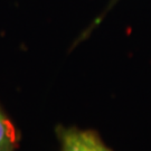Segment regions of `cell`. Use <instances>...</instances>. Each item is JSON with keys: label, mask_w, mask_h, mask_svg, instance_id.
<instances>
[{"label": "cell", "mask_w": 151, "mask_h": 151, "mask_svg": "<svg viewBox=\"0 0 151 151\" xmlns=\"http://www.w3.org/2000/svg\"><path fill=\"white\" fill-rule=\"evenodd\" d=\"M114 1H118V0H114Z\"/></svg>", "instance_id": "3"}, {"label": "cell", "mask_w": 151, "mask_h": 151, "mask_svg": "<svg viewBox=\"0 0 151 151\" xmlns=\"http://www.w3.org/2000/svg\"><path fill=\"white\" fill-rule=\"evenodd\" d=\"M0 151H15L14 130L1 108H0Z\"/></svg>", "instance_id": "2"}, {"label": "cell", "mask_w": 151, "mask_h": 151, "mask_svg": "<svg viewBox=\"0 0 151 151\" xmlns=\"http://www.w3.org/2000/svg\"><path fill=\"white\" fill-rule=\"evenodd\" d=\"M60 151H112L93 131L77 128H60Z\"/></svg>", "instance_id": "1"}]
</instances>
